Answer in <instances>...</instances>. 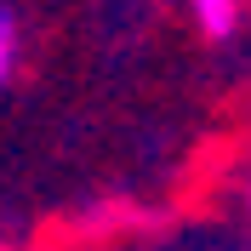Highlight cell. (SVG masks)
<instances>
[{
  "mask_svg": "<svg viewBox=\"0 0 251 251\" xmlns=\"http://www.w3.org/2000/svg\"><path fill=\"white\" fill-rule=\"evenodd\" d=\"M188 12H194V29L223 46V40H234L240 23H246V0H188Z\"/></svg>",
  "mask_w": 251,
  "mask_h": 251,
  "instance_id": "1",
  "label": "cell"
},
{
  "mask_svg": "<svg viewBox=\"0 0 251 251\" xmlns=\"http://www.w3.org/2000/svg\"><path fill=\"white\" fill-rule=\"evenodd\" d=\"M246 211H251V183H246Z\"/></svg>",
  "mask_w": 251,
  "mask_h": 251,
  "instance_id": "3",
  "label": "cell"
},
{
  "mask_svg": "<svg viewBox=\"0 0 251 251\" xmlns=\"http://www.w3.org/2000/svg\"><path fill=\"white\" fill-rule=\"evenodd\" d=\"M0 251H12V246H6V240H0Z\"/></svg>",
  "mask_w": 251,
  "mask_h": 251,
  "instance_id": "4",
  "label": "cell"
},
{
  "mask_svg": "<svg viewBox=\"0 0 251 251\" xmlns=\"http://www.w3.org/2000/svg\"><path fill=\"white\" fill-rule=\"evenodd\" d=\"M17 69H23V17L17 6H0V92L17 80Z\"/></svg>",
  "mask_w": 251,
  "mask_h": 251,
  "instance_id": "2",
  "label": "cell"
}]
</instances>
